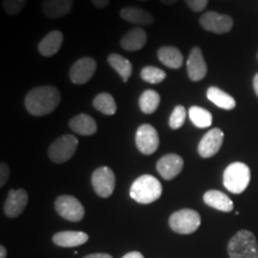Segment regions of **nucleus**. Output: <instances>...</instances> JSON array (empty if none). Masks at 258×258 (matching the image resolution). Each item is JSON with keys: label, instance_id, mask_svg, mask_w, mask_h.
<instances>
[{"label": "nucleus", "instance_id": "1", "mask_svg": "<svg viewBox=\"0 0 258 258\" xmlns=\"http://www.w3.org/2000/svg\"><path fill=\"white\" fill-rule=\"evenodd\" d=\"M61 102V93L55 86H38L25 96L24 104L32 116H46L53 112Z\"/></svg>", "mask_w": 258, "mask_h": 258}, {"label": "nucleus", "instance_id": "2", "mask_svg": "<svg viewBox=\"0 0 258 258\" xmlns=\"http://www.w3.org/2000/svg\"><path fill=\"white\" fill-rule=\"evenodd\" d=\"M129 192L134 201L141 203V205H150L160 199L163 186L156 177L143 175L134 180Z\"/></svg>", "mask_w": 258, "mask_h": 258}, {"label": "nucleus", "instance_id": "3", "mask_svg": "<svg viewBox=\"0 0 258 258\" xmlns=\"http://www.w3.org/2000/svg\"><path fill=\"white\" fill-rule=\"evenodd\" d=\"M230 258H258V244L252 232L241 230L231 238L227 245Z\"/></svg>", "mask_w": 258, "mask_h": 258}, {"label": "nucleus", "instance_id": "4", "mask_svg": "<svg viewBox=\"0 0 258 258\" xmlns=\"http://www.w3.org/2000/svg\"><path fill=\"white\" fill-rule=\"evenodd\" d=\"M250 179V167L240 161L230 164L224 171V185L232 194H241L245 191Z\"/></svg>", "mask_w": 258, "mask_h": 258}, {"label": "nucleus", "instance_id": "5", "mask_svg": "<svg viewBox=\"0 0 258 258\" xmlns=\"http://www.w3.org/2000/svg\"><path fill=\"white\" fill-rule=\"evenodd\" d=\"M171 230L178 234H191L199 230L201 225V217L194 209H180L175 212L169 219Z\"/></svg>", "mask_w": 258, "mask_h": 258}, {"label": "nucleus", "instance_id": "6", "mask_svg": "<svg viewBox=\"0 0 258 258\" xmlns=\"http://www.w3.org/2000/svg\"><path fill=\"white\" fill-rule=\"evenodd\" d=\"M78 139L71 134H64L57 138L48 150L49 159L56 164L66 163L74 156L78 148Z\"/></svg>", "mask_w": 258, "mask_h": 258}, {"label": "nucleus", "instance_id": "7", "mask_svg": "<svg viewBox=\"0 0 258 258\" xmlns=\"http://www.w3.org/2000/svg\"><path fill=\"white\" fill-rule=\"evenodd\" d=\"M91 183L93 189L99 198H110L115 190L116 178L115 173L110 167L102 166L95 170L92 173Z\"/></svg>", "mask_w": 258, "mask_h": 258}, {"label": "nucleus", "instance_id": "8", "mask_svg": "<svg viewBox=\"0 0 258 258\" xmlns=\"http://www.w3.org/2000/svg\"><path fill=\"white\" fill-rule=\"evenodd\" d=\"M55 211L61 218L72 222L83 220L85 209L78 199L71 195H61L55 201Z\"/></svg>", "mask_w": 258, "mask_h": 258}, {"label": "nucleus", "instance_id": "9", "mask_svg": "<svg viewBox=\"0 0 258 258\" xmlns=\"http://www.w3.org/2000/svg\"><path fill=\"white\" fill-rule=\"evenodd\" d=\"M135 144L138 150L145 156L153 154L159 147V135L151 124H141L135 134Z\"/></svg>", "mask_w": 258, "mask_h": 258}, {"label": "nucleus", "instance_id": "10", "mask_svg": "<svg viewBox=\"0 0 258 258\" xmlns=\"http://www.w3.org/2000/svg\"><path fill=\"white\" fill-rule=\"evenodd\" d=\"M200 25L206 31L221 35L228 32L233 27V19L228 15H221L215 11H208L200 18Z\"/></svg>", "mask_w": 258, "mask_h": 258}, {"label": "nucleus", "instance_id": "11", "mask_svg": "<svg viewBox=\"0 0 258 258\" xmlns=\"http://www.w3.org/2000/svg\"><path fill=\"white\" fill-rule=\"evenodd\" d=\"M97 70V62L93 57H82L77 60L70 69V79L76 85H84L91 80Z\"/></svg>", "mask_w": 258, "mask_h": 258}, {"label": "nucleus", "instance_id": "12", "mask_svg": "<svg viewBox=\"0 0 258 258\" xmlns=\"http://www.w3.org/2000/svg\"><path fill=\"white\" fill-rule=\"evenodd\" d=\"M224 143V132L220 128H213L203 135L198 151L202 158H212L217 154Z\"/></svg>", "mask_w": 258, "mask_h": 258}, {"label": "nucleus", "instance_id": "13", "mask_svg": "<svg viewBox=\"0 0 258 258\" xmlns=\"http://www.w3.org/2000/svg\"><path fill=\"white\" fill-rule=\"evenodd\" d=\"M186 72L191 82H200L207 76L208 67L200 47H194L186 60Z\"/></svg>", "mask_w": 258, "mask_h": 258}, {"label": "nucleus", "instance_id": "14", "mask_svg": "<svg viewBox=\"0 0 258 258\" xmlns=\"http://www.w3.org/2000/svg\"><path fill=\"white\" fill-rule=\"evenodd\" d=\"M183 166H184L183 158L175 153L165 154L157 163L158 172L166 180H171L178 176L182 172Z\"/></svg>", "mask_w": 258, "mask_h": 258}, {"label": "nucleus", "instance_id": "15", "mask_svg": "<svg viewBox=\"0 0 258 258\" xmlns=\"http://www.w3.org/2000/svg\"><path fill=\"white\" fill-rule=\"evenodd\" d=\"M28 192L24 189H11L4 203V213L8 218H17L28 205Z\"/></svg>", "mask_w": 258, "mask_h": 258}, {"label": "nucleus", "instance_id": "16", "mask_svg": "<svg viewBox=\"0 0 258 258\" xmlns=\"http://www.w3.org/2000/svg\"><path fill=\"white\" fill-rule=\"evenodd\" d=\"M73 0H43L42 12L50 19H59L72 11Z\"/></svg>", "mask_w": 258, "mask_h": 258}, {"label": "nucleus", "instance_id": "17", "mask_svg": "<svg viewBox=\"0 0 258 258\" xmlns=\"http://www.w3.org/2000/svg\"><path fill=\"white\" fill-rule=\"evenodd\" d=\"M147 42V34L143 28L137 27L132 30L125 32V35L121 38L120 44L122 49L127 51H138L143 49Z\"/></svg>", "mask_w": 258, "mask_h": 258}, {"label": "nucleus", "instance_id": "18", "mask_svg": "<svg viewBox=\"0 0 258 258\" xmlns=\"http://www.w3.org/2000/svg\"><path fill=\"white\" fill-rule=\"evenodd\" d=\"M63 42V34L59 30H53L42 38L38 43V51L41 55L50 57L55 55L57 51L60 50Z\"/></svg>", "mask_w": 258, "mask_h": 258}, {"label": "nucleus", "instance_id": "19", "mask_svg": "<svg viewBox=\"0 0 258 258\" xmlns=\"http://www.w3.org/2000/svg\"><path fill=\"white\" fill-rule=\"evenodd\" d=\"M89 240V235L84 232L63 231L53 235V243L60 247H76L85 244Z\"/></svg>", "mask_w": 258, "mask_h": 258}, {"label": "nucleus", "instance_id": "20", "mask_svg": "<svg viewBox=\"0 0 258 258\" xmlns=\"http://www.w3.org/2000/svg\"><path fill=\"white\" fill-rule=\"evenodd\" d=\"M120 16L122 19L132 24L151 25L154 23V17L152 14H150L146 10L141 8H135V6L123 8L120 11Z\"/></svg>", "mask_w": 258, "mask_h": 258}, {"label": "nucleus", "instance_id": "21", "mask_svg": "<svg viewBox=\"0 0 258 258\" xmlns=\"http://www.w3.org/2000/svg\"><path fill=\"white\" fill-rule=\"evenodd\" d=\"M203 201L209 207L217 209L220 212H232L233 211V202L224 192L219 191V190H208L207 192L203 195Z\"/></svg>", "mask_w": 258, "mask_h": 258}, {"label": "nucleus", "instance_id": "22", "mask_svg": "<svg viewBox=\"0 0 258 258\" xmlns=\"http://www.w3.org/2000/svg\"><path fill=\"white\" fill-rule=\"evenodd\" d=\"M70 128L74 133L83 135V137H90V135L96 134L97 123L91 116L86 114H79L74 116L70 121Z\"/></svg>", "mask_w": 258, "mask_h": 258}, {"label": "nucleus", "instance_id": "23", "mask_svg": "<svg viewBox=\"0 0 258 258\" xmlns=\"http://www.w3.org/2000/svg\"><path fill=\"white\" fill-rule=\"evenodd\" d=\"M157 55L161 63L172 70L180 69L183 62H184V57H183V54L180 53V50L178 48L172 46L161 47L158 50Z\"/></svg>", "mask_w": 258, "mask_h": 258}, {"label": "nucleus", "instance_id": "24", "mask_svg": "<svg viewBox=\"0 0 258 258\" xmlns=\"http://www.w3.org/2000/svg\"><path fill=\"white\" fill-rule=\"evenodd\" d=\"M207 98L213 104L219 106L220 109H224V110H232L237 105L233 97L222 91L221 89L217 88V86H211L207 90Z\"/></svg>", "mask_w": 258, "mask_h": 258}, {"label": "nucleus", "instance_id": "25", "mask_svg": "<svg viewBox=\"0 0 258 258\" xmlns=\"http://www.w3.org/2000/svg\"><path fill=\"white\" fill-rule=\"evenodd\" d=\"M108 63L117 72L118 76L123 80V83L128 82V79L132 77V72H133V66H132L131 61L120 55V54L111 53L108 56Z\"/></svg>", "mask_w": 258, "mask_h": 258}, {"label": "nucleus", "instance_id": "26", "mask_svg": "<svg viewBox=\"0 0 258 258\" xmlns=\"http://www.w3.org/2000/svg\"><path fill=\"white\" fill-rule=\"evenodd\" d=\"M92 104L97 111L108 116L115 115L116 110H117V105H116L114 97L108 92H102L97 95L93 99Z\"/></svg>", "mask_w": 258, "mask_h": 258}, {"label": "nucleus", "instance_id": "27", "mask_svg": "<svg viewBox=\"0 0 258 258\" xmlns=\"http://www.w3.org/2000/svg\"><path fill=\"white\" fill-rule=\"evenodd\" d=\"M160 104V96L159 93L154 90H146L141 93L139 98V106L144 114L151 115L157 110Z\"/></svg>", "mask_w": 258, "mask_h": 258}, {"label": "nucleus", "instance_id": "28", "mask_svg": "<svg viewBox=\"0 0 258 258\" xmlns=\"http://www.w3.org/2000/svg\"><path fill=\"white\" fill-rule=\"evenodd\" d=\"M189 117L194 125L198 128H208L212 125L213 116L211 112L201 106H191L189 109Z\"/></svg>", "mask_w": 258, "mask_h": 258}, {"label": "nucleus", "instance_id": "29", "mask_svg": "<svg viewBox=\"0 0 258 258\" xmlns=\"http://www.w3.org/2000/svg\"><path fill=\"white\" fill-rule=\"evenodd\" d=\"M141 79L148 84H160L166 78L165 71L154 66H146L141 70Z\"/></svg>", "mask_w": 258, "mask_h": 258}, {"label": "nucleus", "instance_id": "30", "mask_svg": "<svg viewBox=\"0 0 258 258\" xmlns=\"http://www.w3.org/2000/svg\"><path fill=\"white\" fill-rule=\"evenodd\" d=\"M185 116H186V110L183 105H177L175 109H173L172 114L170 116L169 120V125L171 129L176 131V129H179L184 124L185 122Z\"/></svg>", "mask_w": 258, "mask_h": 258}, {"label": "nucleus", "instance_id": "31", "mask_svg": "<svg viewBox=\"0 0 258 258\" xmlns=\"http://www.w3.org/2000/svg\"><path fill=\"white\" fill-rule=\"evenodd\" d=\"M27 3L28 0H2L3 9L9 16L18 15L27 5Z\"/></svg>", "mask_w": 258, "mask_h": 258}, {"label": "nucleus", "instance_id": "32", "mask_svg": "<svg viewBox=\"0 0 258 258\" xmlns=\"http://www.w3.org/2000/svg\"><path fill=\"white\" fill-rule=\"evenodd\" d=\"M185 4L194 12H201L206 9L208 4V0H184Z\"/></svg>", "mask_w": 258, "mask_h": 258}, {"label": "nucleus", "instance_id": "33", "mask_svg": "<svg viewBox=\"0 0 258 258\" xmlns=\"http://www.w3.org/2000/svg\"><path fill=\"white\" fill-rule=\"evenodd\" d=\"M10 177L9 165L5 163L0 164V186H4Z\"/></svg>", "mask_w": 258, "mask_h": 258}, {"label": "nucleus", "instance_id": "34", "mask_svg": "<svg viewBox=\"0 0 258 258\" xmlns=\"http://www.w3.org/2000/svg\"><path fill=\"white\" fill-rule=\"evenodd\" d=\"M91 2L97 9H105L110 3V0H91Z\"/></svg>", "mask_w": 258, "mask_h": 258}, {"label": "nucleus", "instance_id": "35", "mask_svg": "<svg viewBox=\"0 0 258 258\" xmlns=\"http://www.w3.org/2000/svg\"><path fill=\"white\" fill-rule=\"evenodd\" d=\"M122 258H145L143 256V253L138 252V251H132V252H128L127 254H124Z\"/></svg>", "mask_w": 258, "mask_h": 258}, {"label": "nucleus", "instance_id": "36", "mask_svg": "<svg viewBox=\"0 0 258 258\" xmlns=\"http://www.w3.org/2000/svg\"><path fill=\"white\" fill-rule=\"evenodd\" d=\"M83 258H112V257L108 253H92V254H88V256Z\"/></svg>", "mask_w": 258, "mask_h": 258}, {"label": "nucleus", "instance_id": "37", "mask_svg": "<svg viewBox=\"0 0 258 258\" xmlns=\"http://www.w3.org/2000/svg\"><path fill=\"white\" fill-rule=\"evenodd\" d=\"M253 90L258 97V73L254 76V78H253Z\"/></svg>", "mask_w": 258, "mask_h": 258}, {"label": "nucleus", "instance_id": "38", "mask_svg": "<svg viewBox=\"0 0 258 258\" xmlns=\"http://www.w3.org/2000/svg\"><path fill=\"white\" fill-rule=\"evenodd\" d=\"M6 254H8V252H6V249L5 246H0V258H6Z\"/></svg>", "mask_w": 258, "mask_h": 258}, {"label": "nucleus", "instance_id": "39", "mask_svg": "<svg viewBox=\"0 0 258 258\" xmlns=\"http://www.w3.org/2000/svg\"><path fill=\"white\" fill-rule=\"evenodd\" d=\"M160 2L165 5H172V4H175V3L178 2V0H160Z\"/></svg>", "mask_w": 258, "mask_h": 258}, {"label": "nucleus", "instance_id": "40", "mask_svg": "<svg viewBox=\"0 0 258 258\" xmlns=\"http://www.w3.org/2000/svg\"><path fill=\"white\" fill-rule=\"evenodd\" d=\"M139 2H147V0H139Z\"/></svg>", "mask_w": 258, "mask_h": 258}]
</instances>
